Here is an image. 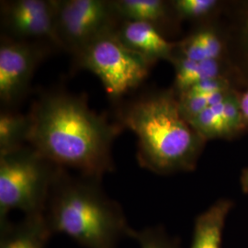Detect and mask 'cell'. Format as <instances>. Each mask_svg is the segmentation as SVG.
I'll return each mask as SVG.
<instances>
[{
  "label": "cell",
  "mask_w": 248,
  "mask_h": 248,
  "mask_svg": "<svg viewBox=\"0 0 248 248\" xmlns=\"http://www.w3.org/2000/svg\"><path fill=\"white\" fill-rule=\"evenodd\" d=\"M115 34L128 49L155 64L159 60L171 62L177 43L168 41L155 27L139 21H121Z\"/></svg>",
  "instance_id": "obj_9"
},
{
  "label": "cell",
  "mask_w": 248,
  "mask_h": 248,
  "mask_svg": "<svg viewBox=\"0 0 248 248\" xmlns=\"http://www.w3.org/2000/svg\"><path fill=\"white\" fill-rule=\"evenodd\" d=\"M171 62L175 67L172 89L177 95L206 80L227 78L223 60L197 62L174 54Z\"/></svg>",
  "instance_id": "obj_14"
},
{
  "label": "cell",
  "mask_w": 248,
  "mask_h": 248,
  "mask_svg": "<svg viewBox=\"0 0 248 248\" xmlns=\"http://www.w3.org/2000/svg\"><path fill=\"white\" fill-rule=\"evenodd\" d=\"M220 103L207 108L188 122L206 142L215 138L233 137L222 116Z\"/></svg>",
  "instance_id": "obj_16"
},
{
  "label": "cell",
  "mask_w": 248,
  "mask_h": 248,
  "mask_svg": "<svg viewBox=\"0 0 248 248\" xmlns=\"http://www.w3.org/2000/svg\"><path fill=\"white\" fill-rule=\"evenodd\" d=\"M119 124L138 139L137 160L158 175L196 169L206 141L182 115L173 89L149 92L121 107Z\"/></svg>",
  "instance_id": "obj_2"
},
{
  "label": "cell",
  "mask_w": 248,
  "mask_h": 248,
  "mask_svg": "<svg viewBox=\"0 0 248 248\" xmlns=\"http://www.w3.org/2000/svg\"><path fill=\"white\" fill-rule=\"evenodd\" d=\"M241 41H242V47H243V51L245 53V57H246L248 63V16L246 17V19L243 24Z\"/></svg>",
  "instance_id": "obj_20"
},
{
  "label": "cell",
  "mask_w": 248,
  "mask_h": 248,
  "mask_svg": "<svg viewBox=\"0 0 248 248\" xmlns=\"http://www.w3.org/2000/svg\"><path fill=\"white\" fill-rule=\"evenodd\" d=\"M63 169L27 144L0 154V223L9 213L45 215L53 184Z\"/></svg>",
  "instance_id": "obj_4"
},
{
  "label": "cell",
  "mask_w": 248,
  "mask_h": 248,
  "mask_svg": "<svg viewBox=\"0 0 248 248\" xmlns=\"http://www.w3.org/2000/svg\"><path fill=\"white\" fill-rule=\"evenodd\" d=\"M53 236L45 215L24 216L19 222L0 223V248H46Z\"/></svg>",
  "instance_id": "obj_11"
},
{
  "label": "cell",
  "mask_w": 248,
  "mask_h": 248,
  "mask_svg": "<svg viewBox=\"0 0 248 248\" xmlns=\"http://www.w3.org/2000/svg\"><path fill=\"white\" fill-rule=\"evenodd\" d=\"M238 97H239L240 109H241L242 117H243L245 125L247 126V128H248V89L241 95L238 94Z\"/></svg>",
  "instance_id": "obj_19"
},
{
  "label": "cell",
  "mask_w": 248,
  "mask_h": 248,
  "mask_svg": "<svg viewBox=\"0 0 248 248\" xmlns=\"http://www.w3.org/2000/svg\"><path fill=\"white\" fill-rule=\"evenodd\" d=\"M240 184L243 192L248 194V168L243 170L240 177Z\"/></svg>",
  "instance_id": "obj_21"
},
{
  "label": "cell",
  "mask_w": 248,
  "mask_h": 248,
  "mask_svg": "<svg viewBox=\"0 0 248 248\" xmlns=\"http://www.w3.org/2000/svg\"><path fill=\"white\" fill-rule=\"evenodd\" d=\"M62 51L74 56L90 42L116 30L121 20L111 0H53Z\"/></svg>",
  "instance_id": "obj_6"
},
{
  "label": "cell",
  "mask_w": 248,
  "mask_h": 248,
  "mask_svg": "<svg viewBox=\"0 0 248 248\" xmlns=\"http://www.w3.org/2000/svg\"><path fill=\"white\" fill-rule=\"evenodd\" d=\"M131 239L138 244L139 248H181L180 241L170 236L161 226L133 229Z\"/></svg>",
  "instance_id": "obj_18"
},
{
  "label": "cell",
  "mask_w": 248,
  "mask_h": 248,
  "mask_svg": "<svg viewBox=\"0 0 248 248\" xmlns=\"http://www.w3.org/2000/svg\"><path fill=\"white\" fill-rule=\"evenodd\" d=\"M45 218L53 235H66L83 248H118L133 231L121 205L101 188L100 180L73 177L66 169L53 184Z\"/></svg>",
  "instance_id": "obj_3"
},
{
  "label": "cell",
  "mask_w": 248,
  "mask_h": 248,
  "mask_svg": "<svg viewBox=\"0 0 248 248\" xmlns=\"http://www.w3.org/2000/svg\"><path fill=\"white\" fill-rule=\"evenodd\" d=\"M225 49L222 34L213 27L202 25L177 43L175 54L197 62L223 60Z\"/></svg>",
  "instance_id": "obj_13"
},
{
  "label": "cell",
  "mask_w": 248,
  "mask_h": 248,
  "mask_svg": "<svg viewBox=\"0 0 248 248\" xmlns=\"http://www.w3.org/2000/svg\"><path fill=\"white\" fill-rule=\"evenodd\" d=\"M29 114L28 144L46 159L98 180L114 170L112 144L124 128L92 110L84 97L62 90L45 92Z\"/></svg>",
  "instance_id": "obj_1"
},
{
  "label": "cell",
  "mask_w": 248,
  "mask_h": 248,
  "mask_svg": "<svg viewBox=\"0 0 248 248\" xmlns=\"http://www.w3.org/2000/svg\"><path fill=\"white\" fill-rule=\"evenodd\" d=\"M233 202L222 199L197 216L189 248H222L225 221Z\"/></svg>",
  "instance_id": "obj_12"
},
{
  "label": "cell",
  "mask_w": 248,
  "mask_h": 248,
  "mask_svg": "<svg viewBox=\"0 0 248 248\" xmlns=\"http://www.w3.org/2000/svg\"><path fill=\"white\" fill-rule=\"evenodd\" d=\"M77 69L95 74L112 100L138 89L147 78L153 63L124 46L115 30L98 36L73 56Z\"/></svg>",
  "instance_id": "obj_5"
},
{
  "label": "cell",
  "mask_w": 248,
  "mask_h": 248,
  "mask_svg": "<svg viewBox=\"0 0 248 248\" xmlns=\"http://www.w3.org/2000/svg\"><path fill=\"white\" fill-rule=\"evenodd\" d=\"M1 35L38 42L62 50L56 31L53 0H9L0 5Z\"/></svg>",
  "instance_id": "obj_8"
},
{
  "label": "cell",
  "mask_w": 248,
  "mask_h": 248,
  "mask_svg": "<svg viewBox=\"0 0 248 248\" xmlns=\"http://www.w3.org/2000/svg\"><path fill=\"white\" fill-rule=\"evenodd\" d=\"M53 50L45 43L19 41L1 35L0 102L2 108H15L26 97L34 72Z\"/></svg>",
  "instance_id": "obj_7"
},
{
  "label": "cell",
  "mask_w": 248,
  "mask_h": 248,
  "mask_svg": "<svg viewBox=\"0 0 248 248\" xmlns=\"http://www.w3.org/2000/svg\"><path fill=\"white\" fill-rule=\"evenodd\" d=\"M31 121L30 114L15 108H2L0 112V154L16 150L28 144Z\"/></svg>",
  "instance_id": "obj_15"
},
{
  "label": "cell",
  "mask_w": 248,
  "mask_h": 248,
  "mask_svg": "<svg viewBox=\"0 0 248 248\" xmlns=\"http://www.w3.org/2000/svg\"><path fill=\"white\" fill-rule=\"evenodd\" d=\"M121 21L148 23L163 33L176 25L177 19L170 1L164 0H111ZM164 34V33H163Z\"/></svg>",
  "instance_id": "obj_10"
},
{
  "label": "cell",
  "mask_w": 248,
  "mask_h": 248,
  "mask_svg": "<svg viewBox=\"0 0 248 248\" xmlns=\"http://www.w3.org/2000/svg\"><path fill=\"white\" fill-rule=\"evenodd\" d=\"M178 20L201 21L211 18L220 6L216 0H175L170 1Z\"/></svg>",
  "instance_id": "obj_17"
}]
</instances>
